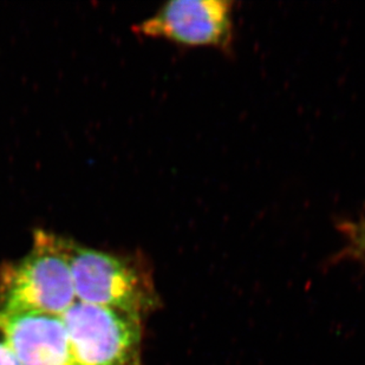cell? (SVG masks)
<instances>
[{
	"mask_svg": "<svg viewBox=\"0 0 365 365\" xmlns=\"http://www.w3.org/2000/svg\"><path fill=\"white\" fill-rule=\"evenodd\" d=\"M235 4L226 0H176L135 25L138 35L163 38L190 48H231Z\"/></svg>",
	"mask_w": 365,
	"mask_h": 365,
	"instance_id": "277c9868",
	"label": "cell"
},
{
	"mask_svg": "<svg viewBox=\"0 0 365 365\" xmlns=\"http://www.w3.org/2000/svg\"><path fill=\"white\" fill-rule=\"evenodd\" d=\"M69 240L37 230L21 258L0 266V312L63 316L76 303Z\"/></svg>",
	"mask_w": 365,
	"mask_h": 365,
	"instance_id": "6da1fadb",
	"label": "cell"
},
{
	"mask_svg": "<svg viewBox=\"0 0 365 365\" xmlns=\"http://www.w3.org/2000/svg\"><path fill=\"white\" fill-rule=\"evenodd\" d=\"M341 231L346 239V253L365 264V213L357 221L345 222Z\"/></svg>",
	"mask_w": 365,
	"mask_h": 365,
	"instance_id": "8992f818",
	"label": "cell"
},
{
	"mask_svg": "<svg viewBox=\"0 0 365 365\" xmlns=\"http://www.w3.org/2000/svg\"><path fill=\"white\" fill-rule=\"evenodd\" d=\"M0 334L19 365H76L62 316L0 312Z\"/></svg>",
	"mask_w": 365,
	"mask_h": 365,
	"instance_id": "5b68a950",
	"label": "cell"
},
{
	"mask_svg": "<svg viewBox=\"0 0 365 365\" xmlns=\"http://www.w3.org/2000/svg\"><path fill=\"white\" fill-rule=\"evenodd\" d=\"M0 365H19L14 357V352L0 334Z\"/></svg>",
	"mask_w": 365,
	"mask_h": 365,
	"instance_id": "52a82bcc",
	"label": "cell"
},
{
	"mask_svg": "<svg viewBox=\"0 0 365 365\" xmlns=\"http://www.w3.org/2000/svg\"><path fill=\"white\" fill-rule=\"evenodd\" d=\"M77 302L145 318L159 307L152 272L140 255L86 247L69 240Z\"/></svg>",
	"mask_w": 365,
	"mask_h": 365,
	"instance_id": "7a4b0ae2",
	"label": "cell"
},
{
	"mask_svg": "<svg viewBox=\"0 0 365 365\" xmlns=\"http://www.w3.org/2000/svg\"><path fill=\"white\" fill-rule=\"evenodd\" d=\"M62 318L76 365H143V318L82 302Z\"/></svg>",
	"mask_w": 365,
	"mask_h": 365,
	"instance_id": "3957f363",
	"label": "cell"
}]
</instances>
